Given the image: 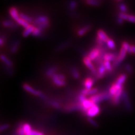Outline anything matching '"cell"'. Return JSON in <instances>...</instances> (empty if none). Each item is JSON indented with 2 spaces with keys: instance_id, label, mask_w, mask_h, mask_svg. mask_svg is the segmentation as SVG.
Here are the masks:
<instances>
[{
  "instance_id": "20",
  "label": "cell",
  "mask_w": 135,
  "mask_h": 135,
  "mask_svg": "<svg viewBox=\"0 0 135 135\" xmlns=\"http://www.w3.org/2000/svg\"><path fill=\"white\" fill-rule=\"evenodd\" d=\"M81 104H82V106L83 109V113H84L85 114L88 109H90L92 107L94 106V105L95 104V103H93L90 99H86L85 101H83V102Z\"/></svg>"
},
{
  "instance_id": "34",
  "label": "cell",
  "mask_w": 135,
  "mask_h": 135,
  "mask_svg": "<svg viewBox=\"0 0 135 135\" xmlns=\"http://www.w3.org/2000/svg\"><path fill=\"white\" fill-rule=\"evenodd\" d=\"M108 49L110 50H115L116 49V45L113 39L109 38V40L106 43Z\"/></svg>"
},
{
  "instance_id": "47",
  "label": "cell",
  "mask_w": 135,
  "mask_h": 135,
  "mask_svg": "<svg viewBox=\"0 0 135 135\" xmlns=\"http://www.w3.org/2000/svg\"><path fill=\"white\" fill-rule=\"evenodd\" d=\"M4 44H5V40L2 38L0 37V46L2 47V46L4 45Z\"/></svg>"
},
{
  "instance_id": "46",
  "label": "cell",
  "mask_w": 135,
  "mask_h": 135,
  "mask_svg": "<svg viewBox=\"0 0 135 135\" xmlns=\"http://www.w3.org/2000/svg\"><path fill=\"white\" fill-rule=\"evenodd\" d=\"M135 54V46H134V45H131V49H130L129 54Z\"/></svg>"
},
{
  "instance_id": "42",
  "label": "cell",
  "mask_w": 135,
  "mask_h": 135,
  "mask_svg": "<svg viewBox=\"0 0 135 135\" xmlns=\"http://www.w3.org/2000/svg\"><path fill=\"white\" fill-rule=\"evenodd\" d=\"M87 120L88 122H89V123L92 126L95 127H98L99 126V124L98 123H97V122L92 119V118H87Z\"/></svg>"
},
{
  "instance_id": "35",
  "label": "cell",
  "mask_w": 135,
  "mask_h": 135,
  "mask_svg": "<svg viewBox=\"0 0 135 135\" xmlns=\"http://www.w3.org/2000/svg\"><path fill=\"white\" fill-rule=\"evenodd\" d=\"M16 23L18 24L19 25H20V26L23 27L24 29L27 28L29 25H31V24H29V23L27 22L26 21H25L21 18H20L19 20H18L16 22Z\"/></svg>"
},
{
  "instance_id": "22",
  "label": "cell",
  "mask_w": 135,
  "mask_h": 135,
  "mask_svg": "<svg viewBox=\"0 0 135 135\" xmlns=\"http://www.w3.org/2000/svg\"><path fill=\"white\" fill-rule=\"evenodd\" d=\"M123 88V86H119L117 85V84H115V83H114L111 86V87H110L109 90V94L110 95L112 98L116 94V93L118 91V90H120V88Z\"/></svg>"
},
{
  "instance_id": "14",
  "label": "cell",
  "mask_w": 135,
  "mask_h": 135,
  "mask_svg": "<svg viewBox=\"0 0 135 135\" xmlns=\"http://www.w3.org/2000/svg\"><path fill=\"white\" fill-rule=\"evenodd\" d=\"M8 12L11 18L14 20L15 21V22L17 20L20 19V13L18 11V10L15 7H11L8 10Z\"/></svg>"
},
{
  "instance_id": "33",
  "label": "cell",
  "mask_w": 135,
  "mask_h": 135,
  "mask_svg": "<svg viewBox=\"0 0 135 135\" xmlns=\"http://www.w3.org/2000/svg\"><path fill=\"white\" fill-rule=\"evenodd\" d=\"M77 6H78V3L77 2L74 1H70L69 3V5H68L69 10L71 12H73L76 10V8H77Z\"/></svg>"
},
{
  "instance_id": "1",
  "label": "cell",
  "mask_w": 135,
  "mask_h": 135,
  "mask_svg": "<svg viewBox=\"0 0 135 135\" xmlns=\"http://www.w3.org/2000/svg\"><path fill=\"white\" fill-rule=\"evenodd\" d=\"M16 135H46L44 133L33 129L28 123H23L18 126L16 131Z\"/></svg>"
},
{
  "instance_id": "16",
  "label": "cell",
  "mask_w": 135,
  "mask_h": 135,
  "mask_svg": "<svg viewBox=\"0 0 135 135\" xmlns=\"http://www.w3.org/2000/svg\"><path fill=\"white\" fill-rule=\"evenodd\" d=\"M91 28H92L91 25L90 24H87V25H84V26H83V27L78 29L77 31V35L79 37H82V36H84L86 34H87L88 32L91 30Z\"/></svg>"
},
{
  "instance_id": "17",
  "label": "cell",
  "mask_w": 135,
  "mask_h": 135,
  "mask_svg": "<svg viewBox=\"0 0 135 135\" xmlns=\"http://www.w3.org/2000/svg\"><path fill=\"white\" fill-rule=\"evenodd\" d=\"M98 89L96 88H92V89L90 90H87L86 89V88H84V89H82L81 91V94L87 96H93V95H95L96 94H97L98 93Z\"/></svg>"
},
{
  "instance_id": "13",
  "label": "cell",
  "mask_w": 135,
  "mask_h": 135,
  "mask_svg": "<svg viewBox=\"0 0 135 135\" xmlns=\"http://www.w3.org/2000/svg\"><path fill=\"white\" fill-rule=\"evenodd\" d=\"M118 17L124 20V21H127L130 23H135V15L128 14L127 13H120L118 14Z\"/></svg>"
},
{
  "instance_id": "2",
  "label": "cell",
  "mask_w": 135,
  "mask_h": 135,
  "mask_svg": "<svg viewBox=\"0 0 135 135\" xmlns=\"http://www.w3.org/2000/svg\"><path fill=\"white\" fill-rule=\"evenodd\" d=\"M89 99L95 104H99L103 101L112 99V97L109 92H102L90 96Z\"/></svg>"
},
{
  "instance_id": "40",
  "label": "cell",
  "mask_w": 135,
  "mask_h": 135,
  "mask_svg": "<svg viewBox=\"0 0 135 135\" xmlns=\"http://www.w3.org/2000/svg\"><path fill=\"white\" fill-rule=\"evenodd\" d=\"M131 45L129 44L128 42H123V43L122 44V47H123L127 51V53L129 54L130 52V49H131Z\"/></svg>"
},
{
  "instance_id": "43",
  "label": "cell",
  "mask_w": 135,
  "mask_h": 135,
  "mask_svg": "<svg viewBox=\"0 0 135 135\" xmlns=\"http://www.w3.org/2000/svg\"><path fill=\"white\" fill-rule=\"evenodd\" d=\"M13 68H9L5 66V70L8 75H12L14 74V70L12 69Z\"/></svg>"
},
{
  "instance_id": "36",
  "label": "cell",
  "mask_w": 135,
  "mask_h": 135,
  "mask_svg": "<svg viewBox=\"0 0 135 135\" xmlns=\"http://www.w3.org/2000/svg\"><path fill=\"white\" fill-rule=\"evenodd\" d=\"M43 31L41 30V29L38 28L36 27L35 30H34L33 33H32V36L37 37V38H39L41 37L42 36V34H43Z\"/></svg>"
},
{
  "instance_id": "3",
  "label": "cell",
  "mask_w": 135,
  "mask_h": 135,
  "mask_svg": "<svg viewBox=\"0 0 135 135\" xmlns=\"http://www.w3.org/2000/svg\"><path fill=\"white\" fill-rule=\"evenodd\" d=\"M23 89L29 94H31L33 95H35L36 96L39 97L42 100H45V101H48L47 97L46 96L43 92L42 91L37 90L35 89L33 87H32L31 85H29L28 83H24L23 84Z\"/></svg>"
},
{
  "instance_id": "11",
  "label": "cell",
  "mask_w": 135,
  "mask_h": 135,
  "mask_svg": "<svg viewBox=\"0 0 135 135\" xmlns=\"http://www.w3.org/2000/svg\"><path fill=\"white\" fill-rule=\"evenodd\" d=\"M49 22L50 19L48 16L46 15H40L36 17V18L33 20V22L32 24L35 25V27H37V25H38L40 24Z\"/></svg>"
},
{
  "instance_id": "12",
  "label": "cell",
  "mask_w": 135,
  "mask_h": 135,
  "mask_svg": "<svg viewBox=\"0 0 135 135\" xmlns=\"http://www.w3.org/2000/svg\"><path fill=\"white\" fill-rule=\"evenodd\" d=\"M2 25L3 27L7 28H9L12 30H14L19 27V25L16 22H13L11 20H5L2 22Z\"/></svg>"
},
{
  "instance_id": "29",
  "label": "cell",
  "mask_w": 135,
  "mask_h": 135,
  "mask_svg": "<svg viewBox=\"0 0 135 135\" xmlns=\"http://www.w3.org/2000/svg\"><path fill=\"white\" fill-rule=\"evenodd\" d=\"M20 18H21L25 21H26L27 22L31 24H33V20H34L30 16H29L27 14H25L24 13H22V12L20 13Z\"/></svg>"
},
{
  "instance_id": "5",
  "label": "cell",
  "mask_w": 135,
  "mask_h": 135,
  "mask_svg": "<svg viewBox=\"0 0 135 135\" xmlns=\"http://www.w3.org/2000/svg\"><path fill=\"white\" fill-rule=\"evenodd\" d=\"M127 54V51L123 47H122L120 48L119 53H118L117 59L113 63V67L116 68L119 66L120 64V63L123 61L126 57Z\"/></svg>"
},
{
  "instance_id": "27",
  "label": "cell",
  "mask_w": 135,
  "mask_h": 135,
  "mask_svg": "<svg viewBox=\"0 0 135 135\" xmlns=\"http://www.w3.org/2000/svg\"><path fill=\"white\" fill-rule=\"evenodd\" d=\"M20 45V41H19V40L15 41L11 46V47H10L11 53L15 54L18 52Z\"/></svg>"
},
{
  "instance_id": "19",
  "label": "cell",
  "mask_w": 135,
  "mask_h": 135,
  "mask_svg": "<svg viewBox=\"0 0 135 135\" xmlns=\"http://www.w3.org/2000/svg\"><path fill=\"white\" fill-rule=\"evenodd\" d=\"M95 80L91 78L88 77L84 80L83 81V86H84V88L87 90L92 89L93 86L95 84Z\"/></svg>"
},
{
  "instance_id": "31",
  "label": "cell",
  "mask_w": 135,
  "mask_h": 135,
  "mask_svg": "<svg viewBox=\"0 0 135 135\" xmlns=\"http://www.w3.org/2000/svg\"><path fill=\"white\" fill-rule=\"evenodd\" d=\"M85 2L87 5L93 7H98L101 4V2L98 0H87Z\"/></svg>"
},
{
  "instance_id": "39",
  "label": "cell",
  "mask_w": 135,
  "mask_h": 135,
  "mask_svg": "<svg viewBox=\"0 0 135 135\" xmlns=\"http://www.w3.org/2000/svg\"><path fill=\"white\" fill-rule=\"evenodd\" d=\"M124 68H125L126 72L128 74H132L133 71V67L131 65L129 64H126L124 66Z\"/></svg>"
},
{
  "instance_id": "8",
  "label": "cell",
  "mask_w": 135,
  "mask_h": 135,
  "mask_svg": "<svg viewBox=\"0 0 135 135\" xmlns=\"http://www.w3.org/2000/svg\"><path fill=\"white\" fill-rule=\"evenodd\" d=\"M83 62L87 68L91 71V73L96 76L97 74V69L95 68L94 64H93L92 61H91L87 56L83 57Z\"/></svg>"
},
{
  "instance_id": "9",
  "label": "cell",
  "mask_w": 135,
  "mask_h": 135,
  "mask_svg": "<svg viewBox=\"0 0 135 135\" xmlns=\"http://www.w3.org/2000/svg\"><path fill=\"white\" fill-rule=\"evenodd\" d=\"M107 72V70L106 68H105L104 62H103L98 65V68H97V74L96 75V78L98 79L103 78L105 77Z\"/></svg>"
},
{
  "instance_id": "38",
  "label": "cell",
  "mask_w": 135,
  "mask_h": 135,
  "mask_svg": "<svg viewBox=\"0 0 135 135\" xmlns=\"http://www.w3.org/2000/svg\"><path fill=\"white\" fill-rule=\"evenodd\" d=\"M119 9L121 13H127L128 11V7L126 4L121 3L119 5Z\"/></svg>"
},
{
  "instance_id": "25",
  "label": "cell",
  "mask_w": 135,
  "mask_h": 135,
  "mask_svg": "<svg viewBox=\"0 0 135 135\" xmlns=\"http://www.w3.org/2000/svg\"><path fill=\"white\" fill-rule=\"evenodd\" d=\"M127 79V75L126 74H122L116 79L115 83L119 86H123V84Z\"/></svg>"
},
{
  "instance_id": "24",
  "label": "cell",
  "mask_w": 135,
  "mask_h": 135,
  "mask_svg": "<svg viewBox=\"0 0 135 135\" xmlns=\"http://www.w3.org/2000/svg\"><path fill=\"white\" fill-rule=\"evenodd\" d=\"M35 28L36 27L33 24H31L27 28L24 29V31L22 33L23 37L24 38H27L30 35H32Z\"/></svg>"
},
{
  "instance_id": "18",
  "label": "cell",
  "mask_w": 135,
  "mask_h": 135,
  "mask_svg": "<svg viewBox=\"0 0 135 135\" xmlns=\"http://www.w3.org/2000/svg\"><path fill=\"white\" fill-rule=\"evenodd\" d=\"M118 55L116 53H105L103 56L104 61L114 62L118 57Z\"/></svg>"
},
{
  "instance_id": "4",
  "label": "cell",
  "mask_w": 135,
  "mask_h": 135,
  "mask_svg": "<svg viewBox=\"0 0 135 135\" xmlns=\"http://www.w3.org/2000/svg\"><path fill=\"white\" fill-rule=\"evenodd\" d=\"M105 51L101 50L99 47H96L93 48L90 51L88 52L87 56L92 61H95L101 55H104Z\"/></svg>"
},
{
  "instance_id": "7",
  "label": "cell",
  "mask_w": 135,
  "mask_h": 135,
  "mask_svg": "<svg viewBox=\"0 0 135 135\" xmlns=\"http://www.w3.org/2000/svg\"><path fill=\"white\" fill-rule=\"evenodd\" d=\"M100 113V108L98 104H95L94 106L89 109L86 113V115L88 118H92L98 115Z\"/></svg>"
},
{
  "instance_id": "15",
  "label": "cell",
  "mask_w": 135,
  "mask_h": 135,
  "mask_svg": "<svg viewBox=\"0 0 135 135\" xmlns=\"http://www.w3.org/2000/svg\"><path fill=\"white\" fill-rule=\"evenodd\" d=\"M96 37L105 44L107 43V42L110 38L107 35V34L103 29H99V30L98 31V32H97Z\"/></svg>"
},
{
  "instance_id": "6",
  "label": "cell",
  "mask_w": 135,
  "mask_h": 135,
  "mask_svg": "<svg viewBox=\"0 0 135 135\" xmlns=\"http://www.w3.org/2000/svg\"><path fill=\"white\" fill-rule=\"evenodd\" d=\"M122 100L123 101L124 107L127 110L128 112H131L132 110V105L131 102L130 101V99H129L128 93L125 90H124L123 92Z\"/></svg>"
},
{
  "instance_id": "37",
  "label": "cell",
  "mask_w": 135,
  "mask_h": 135,
  "mask_svg": "<svg viewBox=\"0 0 135 135\" xmlns=\"http://www.w3.org/2000/svg\"><path fill=\"white\" fill-rule=\"evenodd\" d=\"M104 64L107 71H109V72H112L113 70V65H112L111 62L104 61Z\"/></svg>"
},
{
  "instance_id": "48",
  "label": "cell",
  "mask_w": 135,
  "mask_h": 135,
  "mask_svg": "<svg viewBox=\"0 0 135 135\" xmlns=\"http://www.w3.org/2000/svg\"><path fill=\"white\" fill-rule=\"evenodd\" d=\"M2 132V131H1V130H0V132Z\"/></svg>"
},
{
  "instance_id": "10",
  "label": "cell",
  "mask_w": 135,
  "mask_h": 135,
  "mask_svg": "<svg viewBox=\"0 0 135 135\" xmlns=\"http://www.w3.org/2000/svg\"><path fill=\"white\" fill-rule=\"evenodd\" d=\"M123 88H120V89L118 90V91L116 93V94L112 98V103L114 105L117 106V105H119L120 104L121 100L122 99V94H123Z\"/></svg>"
},
{
  "instance_id": "45",
  "label": "cell",
  "mask_w": 135,
  "mask_h": 135,
  "mask_svg": "<svg viewBox=\"0 0 135 135\" xmlns=\"http://www.w3.org/2000/svg\"><path fill=\"white\" fill-rule=\"evenodd\" d=\"M117 22V23L119 25H122L124 23V20H123L122 19H121V18H119V17H118Z\"/></svg>"
},
{
  "instance_id": "21",
  "label": "cell",
  "mask_w": 135,
  "mask_h": 135,
  "mask_svg": "<svg viewBox=\"0 0 135 135\" xmlns=\"http://www.w3.org/2000/svg\"><path fill=\"white\" fill-rule=\"evenodd\" d=\"M0 60L1 61L4 63V64L5 65V66L9 67V68H13L14 64L12 61L8 59L5 55L1 54L0 55Z\"/></svg>"
},
{
  "instance_id": "26",
  "label": "cell",
  "mask_w": 135,
  "mask_h": 135,
  "mask_svg": "<svg viewBox=\"0 0 135 135\" xmlns=\"http://www.w3.org/2000/svg\"><path fill=\"white\" fill-rule=\"evenodd\" d=\"M57 70V68L56 66H50V68L47 69V70L46 71L45 74L46 75V77H50L51 78L52 76L56 73V71Z\"/></svg>"
},
{
  "instance_id": "32",
  "label": "cell",
  "mask_w": 135,
  "mask_h": 135,
  "mask_svg": "<svg viewBox=\"0 0 135 135\" xmlns=\"http://www.w3.org/2000/svg\"><path fill=\"white\" fill-rule=\"evenodd\" d=\"M69 45H70L69 42H63V43L60 44L57 46V47L56 49V50L57 51H58V52L64 50V49H66Z\"/></svg>"
},
{
  "instance_id": "44",
  "label": "cell",
  "mask_w": 135,
  "mask_h": 135,
  "mask_svg": "<svg viewBox=\"0 0 135 135\" xmlns=\"http://www.w3.org/2000/svg\"><path fill=\"white\" fill-rule=\"evenodd\" d=\"M54 75H55L56 77H57V78L60 79L61 80L66 81V77H65V75H64V74H60V73H56V74H55Z\"/></svg>"
},
{
  "instance_id": "28",
  "label": "cell",
  "mask_w": 135,
  "mask_h": 135,
  "mask_svg": "<svg viewBox=\"0 0 135 135\" xmlns=\"http://www.w3.org/2000/svg\"><path fill=\"white\" fill-rule=\"evenodd\" d=\"M70 73L71 75L73 78H74L75 79H78L80 78V76H81V74H80V73L79 70H78V69L76 67H72L71 68L70 70Z\"/></svg>"
},
{
  "instance_id": "23",
  "label": "cell",
  "mask_w": 135,
  "mask_h": 135,
  "mask_svg": "<svg viewBox=\"0 0 135 135\" xmlns=\"http://www.w3.org/2000/svg\"><path fill=\"white\" fill-rule=\"evenodd\" d=\"M51 80L52 83L57 87H64L66 85V81H63V80L59 79L55 75H53L51 77Z\"/></svg>"
},
{
  "instance_id": "41",
  "label": "cell",
  "mask_w": 135,
  "mask_h": 135,
  "mask_svg": "<svg viewBox=\"0 0 135 135\" xmlns=\"http://www.w3.org/2000/svg\"><path fill=\"white\" fill-rule=\"evenodd\" d=\"M86 99H87V96H84L81 94H80L78 96V103H82L83 101H85Z\"/></svg>"
},
{
  "instance_id": "30",
  "label": "cell",
  "mask_w": 135,
  "mask_h": 135,
  "mask_svg": "<svg viewBox=\"0 0 135 135\" xmlns=\"http://www.w3.org/2000/svg\"><path fill=\"white\" fill-rule=\"evenodd\" d=\"M47 102L49 103V104L50 105L51 107H53L54 108L57 109V110H61L62 109L61 105L59 104L57 101H55V100H48Z\"/></svg>"
}]
</instances>
